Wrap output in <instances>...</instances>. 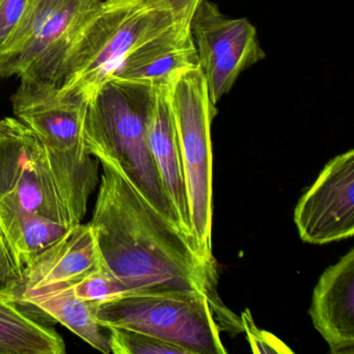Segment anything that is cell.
Returning <instances> with one entry per match:
<instances>
[{"instance_id": "cell-1", "label": "cell", "mask_w": 354, "mask_h": 354, "mask_svg": "<svg viewBox=\"0 0 354 354\" xmlns=\"http://www.w3.org/2000/svg\"><path fill=\"white\" fill-rule=\"evenodd\" d=\"M102 175L90 225L104 268L125 293L198 290L215 293L214 266L113 167Z\"/></svg>"}, {"instance_id": "cell-2", "label": "cell", "mask_w": 354, "mask_h": 354, "mask_svg": "<svg viewBox=\"0 0 354 354\" xmlns=\"http://www.w3.org/2000/svg\"><path fill=\"white\" fill-rule=\"evenodd\" d=\"M76 225L40 140L17 118L0 120V291Z\"/></svg>"}, {"instance_id": "cell-3", "label": "cell", "mask_w": 354, "mask_h": 354, "mask_svg": "<svg viewBox=\"0 0 354 354\" xmlns=\"http://www.w3.org/2000/svg\"><path fill=\"white\" fill-rule=\"evenodd\" d=\"M153 88L117 76L105 80L88 102L84 142L100 165L119 171L148 204L182 230L149 146L147 121Z\"/></svg>"}, {"instance_id": "cell-4", "label": "cell", "mask_w": 354, "mask_h": 354, "mask_svg": "<svg viewBox=\"0 0 354 354\" xmlns=\"http://www.w3.org/2000/svg\"><path fill=\"white\" fill-rule=\"evenodd\" d=\"M20 80L11 99L14 115L42 144L59 194L78 225L88 213V201L100 180V161L88 152L84 138L90 99L47 80Z\"/></svg>"}, {"instance_id": "cell-5", "label": "cell", "mask_w": 354, "mask_h": 354, "mask_svg": "<svg viewBox=\"0 0 354 354\" xmlns=\"http://www.w3.org/2000/svg\"><path fill=\"white\" fill-rule=\"evenodd\" d=\"M174 22L152 0H103L47 82L91 100L133 49Z\"/></svg>"}, {"instance_id": "cell-6", "label": "cell", "mask_w": 354, "mask_h": 354, "mask_svg": "<svg viewBox=\"0 0 354 354\" xmlns=\"http://www.w3.org/2000/svg\"><path fill=\"white\" fill-rule=\"evenodd\" d=\"M213 308L218 316L235 317L198 290L123 293L99 304L94 316L105 329L140 331L189 354H225Z\"/></svg>"}, {"instance_id": "cell-7", "label": "cell", "mask_w": 354, "mask_h": 354, "mask_svg": "<svg viewBox=\"0 0 354 354\" xmlns=\"http://www.w3.org/2000/svg\"><path fill=\"white\" fill-rule=\"evenodd\" d=\"M189 198L198 254L213 264V152L211 126L217 113L200 67L182 70L167 84Z\"/></svg>"}, {"instance_id": "cell-8", "label": "cell", "mask_w": 354, "mask_h": 354, "mask_svg": "<svg viewBox=\"0 0 354 354\" xmlns=\"http://www.w3.org/2000/svg\"><path fill=\"white\" fill-rule=\"evenodd\" d=\"M103 0H32L0 57L1 77L49 80L64 53Z\"/></svg>"}, {"instance_id": "cell-9", "label": "cell", "mask_w": 354, "mask_h": 354, "mask_svg": "<svg viewBox=\"0 0 354 354\" xmlns=\"http://www.w3.org/2000/svg\"><path fill=\"white\" fill-rule=\"evenodd\" d=\"M190 34L214 104L230 92L242 72L265 59L257 30L246 18H231L203 0L190 20Z\"/></svg>"}, {"instance_id": "cell-10", "label": "cell", "mask_w": 354, "mask_h": 354, "mask_svg": "<svg viewBox=\"0 0 354 354\" xmlns=\"http://www.w3.org/2000/svg\"><path fill=\"white\" fill-rule=\"evenodd\" d=\"M294 221L302 241L331 243L354 234V151L331 159L301 196Z\"/></svg>"}, {"instance_id": "cell-11", "label": "cell", "mask_w": 354, "mask_h": 354, "mask_svg": "<svg viewBox=\"0 0 354 354\" xmlns=\"http://www.w3.org/2000/svg\"><path fill=\"white\" fill-rule=\"evenodd\" d=\"M100 265V252L94 231L90 223H80L39 254L21 277L1 292L17 304L20 298L34 290L80 281Z\"/></svg>"}, {"instance_id": "cell-12", "label": "cell", "mask_w": 354, "mask_h": 354, "mask_svg": "<svg viewBox=\"0 0 354 354\" xmlns=\"http://www.w3.org/2000/svg\"><path fill=\"white\" fill-rule=\"evenodd\" d=\"M310 316L331 353H354L353 248L321 274L313 292Z\"/></svg>"}, {"instance_id": "cell-13", "label": "cell", "mask_w": 354, "mask_h": 354, "mask_svg": "<svg viewBox=\"0 0 354 354\" xmlns=\"http://www.w3.org/2000/svg\"><path fill=\"white\" fill-rule=\"evenodd\" d=\"M167 84L169 82L153 88L147 121L149 146L181 229L194 239L183 159L169 104Z\"/></svg>"}, {"instance_id": "cell-14", "label": "cell", "mask_w": 354, "mask_h": 354, "mask_svg": "<svg viewBox=\"0 0 354 354\" xmlns=\"http://www.w3.org/2000/svg\"><path fill=\"white\" fill-rule=\"evenodd\" d=\"M198 66L190 22L173 24L138 45L113 76L151 86L167 84L178 72Z\"/></svg>"}, {"instance_id": "cell-15", "label": "cell", "mask_w": 354, "mask_h": 354, "mask_svg": "<svg viewBox=\"0 0 354 354\" xmlns=\"http://www.w3.org/2000/svg\"><path fill=\"white\" fill-rule=\"evenodd\" d=\"M75 283L68 281L34 290L20 298L17 304L43 320L57 321L98 351L111 353L109 335L95 319L96 306L76 295Z\"/></svg>"}, {"instance_id": "cell-16", "label": "cell", "mask_w": 354, "mask_h": 354, "mask_svg": "<svg viewBox=\"0 0 354 354\" xmlns=\"http://www.w3.org/2000/svg\"><path fill=\"white\" fill-rule=\"evenodd\" d=\"M0 346L10 354H64L67 346L48 321L38 318L0 291Z\"/></svg>"}, {"instance_id": "cell-17", "label": "cell", "mask_w": 354, "mask_h": 354, "mask_svg": "<svg viewBox=\"0 0 354 354\" xmlns=\"http://www.w3.org/2000/svg\"><path fill=\"white\" fill-rule=\"evenodd\" d=\"M111 352L115 354H189L183 348L152 335L123 328H109Z\"/></svg>"}, {"instance_id": "cell-18", "label": "cell", "mask_w": 354, "mask_h": 354, "mask_svg": "<svg viewBox=\"0 0 354 354\" xmlns=\"http://www.w3.org/2000/svg\"><path fill=\"white\" fill-rule=\"evenodd\" d=\"M74 291L78 297L96 306L105 300L125 293L121 283L104 268L102 263L99 268L76 281Z\"/></svg>"}, {"instance_id": "cell-19", "label": "cell", "mask_w": 354, "mask_h": 354, "mask_svg": "<svg viewBox=\"0 0 354 354\" xmlns=\"http://www.w3.org/2000/svg\"><path fill=\"white\" fill-rule=\"evenodd\" d=\"M32 0H0V57L24 24Z\"/></svg>"}, {"instance_id": "cell-20", "label": "cell", "mask_w": 354, "mask_h": 354, "mask_svg": "<svg viewBox=\"0 0 354 354\" xmlns=\"http://www.w3.org/2000/svg\"><path fill=\"white\" fill-rule=\"evenodd\" d=\"M240 322L242 330L245 331L250 347L254 353H294L279 337L269 331L259 328L248 308L242 313Z\"/></svg>"}, {"instance_id": "cell-21", "label": "cell", "mask_w": 354, "mask_h": 354, "mask_svg": "<svg viewBox=\"0 0 354 354\" xmlns=\"http://www.w3.org/2000/svg\"><path fill=\"white\" fill-rule=\"evenodd\" d=\"M159 7L169 12L175 22H188L203 0H152Z\"/></svg>"}, {"instance_id": "cell-22", "label": "cell", "mask_w": 354, "mask_h": 354, "mask_svg": "<svg viewBox=\"0 0 354 354\" xmlns=\"http://www.w3.org/2000/svg\"><path fill=\"white\" fill-rule=\"evenodd\" d=\"M0 354H10V352L3 346H0Z\"/></svg>"}]
</instances>
